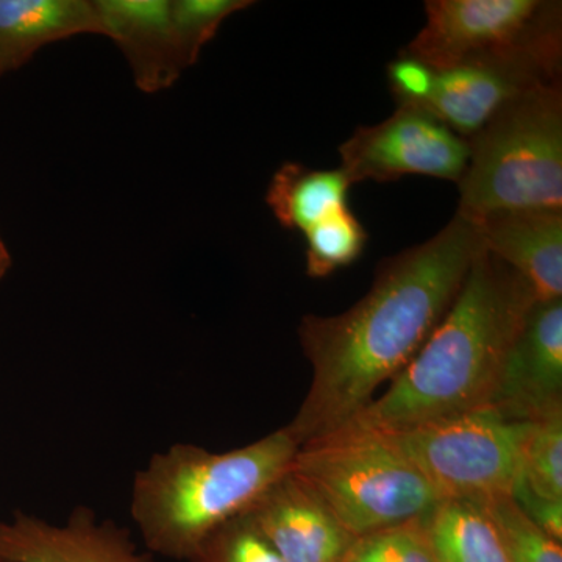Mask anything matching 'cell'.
<instances>
[{
  "label": "cell",
  "mask_w": 562,
  "mask_h": 562,
  "mask_svg": "<svg viewBox=\"0 0 562 562\" xmlns=\"http://www.w3.org/2000/svg\"><path fill=\"white\" fill-rule=\"evenodd\" d=\"M436 79V70L403 52L387 66V80L397 106L427 105L435 94Z\"/></svg>",
  "instance_id": "cell-24"
},
{
  "label": "cell",
  "mask_w": 562,
  "mask_h": 562,
  "mask_svg": "<svg viewBox=\"0 0 562 562\" xmlns=\"http://www.w3.org/2000/svg\"><path fill=\"white\" fill-rule=\"evenodd\" d=\"M530 427L531 422L506 419L495 409L484 408L390 436L441 501L484 503L513 495L522 480Z\"/></svg>",
  "instance_id": "cell-6"
},
{
  "label": "cell",
  "mask_w": 562,
  "mask_h": 562,
  "mask_svg": "<svg viewBox=\"0 0 562 562\" xmlns=\"http://www.w3.org/2000/svg\"><path fill=\"white\" fill-rule=\"evenodd\" d=\"M297 450L283 427L231 452L173 443L155 453L132 487L131 514L144 549L190 562L211 532L249 512L290 471Z\"/></svg>",
  "instance_id": "cell-3"
},
{
  "label": "cell",
  "mask_w": 562,
  "mask_h": 562,
  "mask_svg": "<svg viewBox=\"0 0 562 562\" xmlns=\"http://www.w3.org/2000/svg\"><path fill=\"white\" fill-rule=\"evenodd\" d=\"M562 18L509 49L438 72L435 94L420 106L469 140L506 105L561 80Z\"/></svg>",
  "instance_id": "cell-7"
},
{
  "label": "cell",
  "mask_w": 562,
  "mask_h": 562,
  "mask_svg": "<svg viewBox=\"0 0 562 562\" xmlns=\"http://www.w3.org/2000/svg\"><path fill=\"white\" fill-rule=\"evenodd\" d=\"M483 505L497 524L509 562H562V543L539 530L513 495L492 498Z\"/></svg>",
  "instance_id": "cell-20"
},
{
  "label": "cell",
  "mask_w": 562,
  "mask_h": 562,
  "mask_svg": "<svg viewBox=\"0 0 562 562\" xmlns=\"http://www.w3.org/2000/svg\"><path fill=\"white\" fill-rule=\"evenodd\" d=\"M513 498L539 530L546 532L553 541L562 543V502L538 497L527 490L522 480L514 490Z\"/></svg>",
  "instance_id": "cell-25"
},
{
  "label": "cell",
  "mask_w": 562,
  "mask_h": 562,
  "mask_svg": "<svg viewBox=\"0 0 562 562\" xmlns=\"http://www.w3.org/2000/svg\"><path fill=\"white\" fill-rule=\"evenodd\" d=\"M482 250L479 227L454 216L428 241L380 262L371 290L347 312L303 317L299 338L312 386L284 427L299 447L357 417L408 366Z\"/></svg>",
  "instance_id": "cell-1"
},
{
  "label": "cell",
  "mask_w": 562,
  "mask_h": 562,
  "mask_svg": "<svg viewBox=\"0 0 562 562\" xmlns=\"http://www.w3.org/2000/svg\"><path fill=\"white\" fill-rule=\"evenodd\" d=\"M102 35L120 47L140 91L155 94L171 88L191 68L172 0H94Z\"/></svg>",
  "instance_id": "cell-13"
},
{
  "label": "cell",
  "mask_w": 562,
  "mask_h": 562,
  "mask_svg": "<svg viewBox=\"0 0 562 562\" xmlns=\"http://www.w3.org/2000/svg\"><path fill=\"white\" fill-rule=\"evenodd\" d=\"M190 562H283L246 516L228 520L211 532Z\"/></svg>",
  "instance_id": "cell-23"
},
{
  "label": "cell",
  "mask_w": 562,
  "mask_h": 562,
  "mask_svg": "<svg viewBox=\"0 0 562 562\" xmlns=\"http://www.w3.org/2000/svg\"><path fill=\"white\" fill-rule=\"evenodd\" d=\"M244 516L283 562H341L357 539L291 469Z\"/></svg>",
  "instance_id": "cell-12"
},
{
  "label": "cell",
  "mask_w": 562,
  "mask_h": 562,
  "mask_svg": "<svg viewBox=\"0 0 562 562\" xmlns=\"http://www.w3.org/2000/svg\"><path fill=\"white\" fill-rule=\"evenodd\" d=\"M11 268V255L10 250L7 249L5 243L0 238V280L7 276V272L10 271Z\"/></svg>",
  "instance_id": "cell-26"
},
{
  "label": "cell",
  "mask_w": 562,
  "mask_h": 562,
  "mask_svg": "<svg viewBox=\"0 0 562 562\" xmlns=\"http://www.w3.org/2000/svg\"><path fill=\"white\" fill-rule=\"evenodd\" d=\"M87 33L102 35L94 0H0V77L43 47Z\"/></svg>",
  "instance_id": "cell-15"
},
{
  "label": "cell",
  "mask_w": 562,
  "mask_h": 562,
  "mask_svg": "<svg viewBox=\"0 0 562 562\" xmlns=\"http://www.w3.org/2000/svg\"><path fill=\"white\" fill-rule=\"evenodd\" d=\"M535 303L522 277L483 249L416 357L342 427L401 435L491 408L506 357Z\"/></svg>",
  "instance_id": "cell-2"
},
{
  "label": "cell",
  "mask_w": 562,
  "mask_h": 562,
  "mask_svg": "<svg viewBox=\"0 0 562 562\" xmlns=\"http://www.w3.org/2000/svg\"><path fill=\"white\" fill-rule=\"evenodd\" d=\"M425 22L403 54L441 72L462 61L509 49L560 20L547 0H428Z\"/></svg>",
  "instance_id": "cell-9"
},
{
  "label": "cell",
  "mask_w": 562,
  "mask_h": 562,
  "mask_svg": "<svg viewBox=\"0 0 562 562\" xmlns=\"http://www.w3.org/2000/svg\"><path fill=\"white\" fill-rule=\"evenodd\" d=\"M291 472L357 539L425 519L441 502L408 454L383 432L338 428L299 447Z\"/></svg>",
  "instance_id": "cell-5"
},
{
  "label": "cell",
  "mask_w": 562,
  "mask_h": 562,
  "mask_svg": "<svg viewBox=\"0 0 562 562\" xmlns=\"http://www.w3.org/2000/svg\"><path fill=\"white\" fill-rule=\"evenodd\" d=\"M435 562H509L497 524L483 503L449 498L424 519Z\"/></svg>",
  "instance_id": "cell-17"
},
{
  "label": "cell",
  "mask_w": 562,
  "mask_h": 562,
  "mask_svg": "<svg viewBox=\"0 0 562 562\" xmlns=\"http://www.w3.org/2000/svg\"><path fill=\"white\" fill-rule=\"evenodd\" d=\"M457 216L479 225L503 211H562V83L506 105L468 140Z\"/></svg>",
  "instance_id": "cell-4"
},
{
  "label": "cell",
  "mask_w": 562,
  "mask_h": 562,
  "mask_svg": "<svg viewBox=\"0 0 562 562\" xmlns=\"http://www.w3.org/2000/svg\"><path fill=\"white\" fill-rule=\"evenodd\" d=\"M350 183H390L427 176L458 183L468 168L469 143L420 106H397L387 120L358 127L339 146Z\"/></svg>",
  "instance_id": "cell-8"
},
{
  "label": "cell",
  "mask_w": 562,
  "mask_h": 562,
  "mask_svg": "<svg viewBox=\"0 0 562 562\" xmlns=\"http://www.w3.org/2000/svg\"><path fill=\"white\" fill-rule=\"evenodd\" d=\"M349 177L338 169H312L288 161L273 173L266 203L288 231L308 232L335 211L349 206Z\"/></svg>",
  "instance_id": "cell-16"
},
{
  "label": "cell",
  "mask_w": 562,
  "mask_h": 562,
  "mask_svg": "<svg viewBox=\"0 0 562 562\" xmlns=\"http://www.w3.org/2000/svg\"><path fill=\"white\" fill-rule=\"evenodd\" d=\"M341 562H435L424 519L361 536Z\"/></svg>",
  "instance_id": "cell-21"
},
{
  "label": "cell",
  "mask_w": 562,
  "mask_h": 562,
  "mask_svg": "<svg viewBox=\"0 0 562 562\" xmlns=\"http://www.w3.org/2000/svg\"><path fill=\"white\" fill-rule=\"evenodd\" d=\"M251 5L250 0H172L173 20L191 66L225 20Z\"/></svg>",
  "instance_id": "cell-22"
},
{
  "label": "cell",
  "mask_w": 562,
  "mask_h": 562,
  "mask_svg": "<svg viewBox=\"0 0 562 562\" xmlns=\"http://www.w3.org/2000/svg\"><path fill=\"white\" fill-rule=\"evenodd\" d=\"M476 227L483 249L519 273L536 302L562 299V211H503Z\"/></svg>",
  "instance_id": "cell-14"
},
{
  "label": "cell",
  "mask_w": 562,
  "mask_h": 562,
  "mask_svg": "<svg viewBox=\"0 0 562 562\" xmlns=\"http://www.w3.org/2000/svg\"><path fill=\"white\" fill-rule=\"evenodd\" d=\"M522 483L538 497L562 502V412L531 422L524 447Z\"/></svg>",
  "instance_id": "cell-19"
},
{
  "label": "cell",
  "mask_w": 562,
  "mask_h": 562,
  "mask_svg": "<svg viewBox=\"0 0 562 562\" xmlns=\"http://www.w3.org/2000/svg\"><path fill=\"white\" fill-rule=\"evenodd\" d=\"M306 241V273L325 279L353 265L368 244V232L349 206L335 211L303 233Z\"/></svg>",
  "instance_id": "cell-18"
},
{
  "label": "cell",
  "mask_w": 562,
  "mask_h": 562,
  "mask_svg": "<svg viewBox=\"0 0 562 562\" xmlns=\"http://www.w3.org/2000/svg\"><path fill=\"white\" fill-rule=\"evenodd\" d=\"M0 562H157L127 528L76 506L65 524L16 513L0 520Z\"/></svg>",
  "instance_id": "cell-11"
},
{
  "label": "cell",
  "mask_w": 562,
  "mask_h": 562,
  "mask_svg": "<svg viewBox=\"0 0 562 562\" xmlns=\"http://www.w3.org/2000/svg\"><path fill=\"white\" fill-rule=\"evenodd\" d=\"M491 408L517 422L562 412V299L532 305L506 357Z\"/></svg>",
  "instance_id": "cell-10"
}]
</instances>
